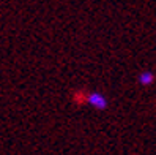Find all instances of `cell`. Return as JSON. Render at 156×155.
I'll return each instance as SVG.
<instances>
[{"instance_id": "cell-1", "label": "cell", "mask_w": 156, "mask_h": 155, "mask_svg": "<svg viewBox=\"0 0 156 155\" xmlns=\"http://www.w3.org/2000/svg\"><path fill=\"white\" fill-rule=\"evenodd\" d=\"M88 103L93 106V108H96V109H104V108H107V100H106V97L101 95V94H98V92H93V94L88 95Z\"/></svg>"}, {"instance_id": "cell-2", "label": "cell", "mask_w": 156, "mask_h": 155, "mask_svg": "<svg viewBox=\"0 0 156 155\" xmlns=\"http://www.w3.org/2000/svg\"><path fill=\"white\" fill-rule=\"evenodd\" d=\"M153 81H154V76H153V73H151V71H144V73H140L139 83H140L142 86H150Z\"/></svg>"}]
</instances>
